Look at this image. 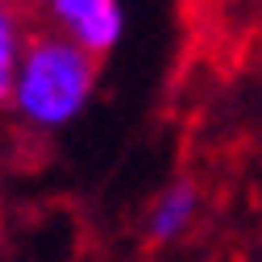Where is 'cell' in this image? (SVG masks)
Wrapping results in <instances>:
<instances>
[{"instance_id": "cell-1", "label": "cell", "mask_w": 262, "mask_h": 262, "mask_svg": "<svg viewBox=\"0 0 262 262\" xmlns=\"http://www.w3.org/2000/svg\"><path fill=\"white\" fill-rule=\"evenodd\" d=\"M100 83V58L83 54L50 29H29L5 108L38 134H58L75 125Z\"/></svg>"}, {"instance_id": "cell-2", "label": "cell", "mask_w": 262, "mask_h": 262, "mask_svg": "<svg viewBox=\"0 0 262 262\" xmlns=\"http://www.w3.org/2000/svg\"><path fill=\"white\" fill-rule=\"evenodd\" d=\"M42 29L67 38L92 58H104L125 38V5L121 0H42Z\"/></svg>"}, {"instance_id": "cell-3", "label": "cell", "mask_w": 262, "mask_h": 262, "mask_svg": "<svg viewBox=\"0 0 262 262\" xmlns=\"http://www.w3.org/2000/svg\"><path fill=\"white\" fill-rule=\"evenodd\" d=\"M195 216H200V187L191 179H175L167 183L146 208V237L158 246H171L179 237L191 233Z\"/></svg>"}, {"instance_id": "cell-4", "label": "cell", "mask_w": 262, "mask_h": 262, "mask_svg": "<svg viewBox=\"0 0 262 262\" xmlns=\"http://www.w3.org/2000/svg\"><path fill=\"white\" fill-rule=\"evenodd\" d=\"M25 38H29L25 9L17 5V0H0V108H5V100H9V88H13V75H17Z\"/></svg>"}]
</instances>
